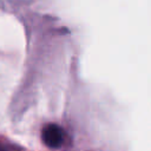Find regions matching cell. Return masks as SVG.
Here are the masks:
<instances>
[{
  "mask_svg": "<svg viewBox=\"0 0 151 151\" xmlns=\"http://www.w3.org/2000/svg\"><path fill=\"white\" fill-rule=\"evenodd\" d=\"M41 139L51 149H58L64 144L65 131L57 124H47L41 131Z\"/></svg>",
  "mask_w": 151,
  "mask_h": 151,
  "instance_id": "6da1fadb",
  "label": "cell"
}]
</instances>
